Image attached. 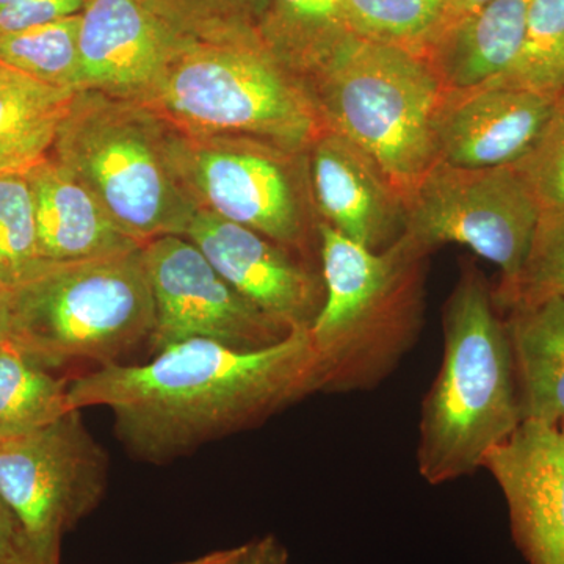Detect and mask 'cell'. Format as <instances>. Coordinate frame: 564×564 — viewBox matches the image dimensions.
Here are the masks:
<instances>
[{"label": "cell", "instance_id": "cell-1", "mask_svg": "<svg viewBox=\"0 0 564 564\" xmlns=\"http://www.w3.org/2000/svg\"><path fill=\"white\" fill-rule=\"evenodd\" d=\"M321 392L310 329L262 350L188 339L144 364L96 367L69 381L73 410L104 406L115 432L144 462L162 463L261 425Z\"/></svg>", "mask_w": 564, "mask_h": 564}, {"label": "cell", "instance_id": "cell-2", "mask_svg": "<svg viewBox=\"0 0 564 564\" xmlns=\"http://www.w3.org/2000/svg\"><path fill=\"white\" fill-rule=\"evenodd\" d=\"M443 332V361L423 397L415 455L433 486L484 469L486 456L522 423L503 315L469 259L445 302Z\"/></svg>", "mask_w": 564, "mask_h": 564}, {"label": "cell", "instance_id": "cell-3", "mask_svg": "<svg viewBox=\"0 0 564 564\" xmlns=\"http://www.w3.org/2000/svg\"><path fill=\"white\" fill-rule=\"evenodd\" d=\"M325 303L310 328L321 392L383 384L417 344L432 251L403 234L381 251L318 223Z\"/></svg>", "mask_w": 564, "mask_h": 564}, {"label": "cell", "instance_id": "cell-4", "mask_svg": "<svg viewBox=\"0 0 564 564\" xmlns=\"http://www.w3.org/2000/svg\"><path fill=\"white\" fill-rule=\"evenodd\" d=\"M141 106L196 135H248L307 152L323 124L306 82L267 50L258 32L181 39Z\"/></svg>", "mask_w": 564, "mask_h": 564}, {"label": "cell", "instance_id": "cell-5", "mask_svg": "<svg viewBox=\"0 0 564 564\" xmlns=\"http://www.w3.org/2000/svg\"><path fill=\"white\" fill-rule=\"evenodd\" d=\"M155 307L143 247L44 262L9 291L3 337L52 370L109 366L150 343Z\"/></svg>", "mask_w": 564, "mask_h": 564}, {"label": "cell", "instance_id": "cell-6", "mask_svg": "<svg viewBox=\"0 0 564 564\" xmlns=\"http://www.w3.org/2000/svg\"><path fill=\"white\" fill-rule=\"evenodd\" d=\"M50 155L140 245L185 236L198 210L173 169L169 126L141 104L74 93Z\"/></svg>", "mask_w": 564, "mask_h": 564}, {"label": "cell", "instance_id": "cell-7", "mask_svg": "<svg viewBox=\"0 0 564 564\" xmlns=\"http://www.w3.org/2000/svg\"><path fill=\"white\" fill-rule=\"evenodd\" d=\"M306 84L325 128L369 154L406 203L437 163L445 87L432 62L350 33Z\"/></svg>", "mask_w": 564, "mask_h": 564}, {"label": "cell", "instance_id": "cell-8", "mask_svg": "<svg viewBox=\"0 0 564 564\" xmlns=\"http://www.w3.org/2000/svg\"><path fill=\"white\" fill-rule=\"evenodd\" d=\"M169 154L198 209L262 234L303 258L318 252L322 220L310 151L248 135H196L169 126Z\"/></svg>", "mask_w": 564, "mask_h": 564}, {"label": "cell", "instance_id": "cell-9", "mask_svg": "<svg viewBox=\"0 0 564 564\" xmlns=\"http://www.w3.org/2000/svg\"><path fill=\"white\" fill-rule=\"evenodd\" d=\"M404 234L426 250L463 245L499 267V284H513L532 243L541 209L514 165L458 169L437 162L404 203Z\"/></svg>", "mask_w": 564, "mask_h": 564}, {"label": "cell", "instance_id": "cell-10", "mask_svg": "<svg viewBox=\"0 0 564 564\" xmlns=\"http://www.w3.org/2000/svg\"><path fill=\"white\" fill-rule=\"evenodd\" d=\"M109 459L79 410L35 432L0 440V497L41 558L101 503Z\"/></svg>", "mask_w": 564, "mask_h": 564}, {"label": "cell", "instance_id": "cell-11", "mask_svg": "<svg viewBox=\"0 0 564 564\" xmlns=\"http://www.w3.org/2000/svg\"><path fill=\"white\" fill-rule=\"evenodd\" d=\"M155 307L152 355L188 339H209L239 350H262L293 329L240 295L184 236L143 245Z\"/></svg>", "mask_w": 564, "mask_h": 564}, {"label": "cell", "instance_id": "cell-12", "mask_svg": "<svg viewBox=\"0 0 564 564\" xmlns=\"http://www.w3.org/2000/svg\"><path fill=\"white\" fill-rule=\"evenodd\" d=\"M188 240L240 295L291 329H310L325 303L322 269L262 234L198 209Z\"/></svg>", "mask_w": 564, "mask_h": 564}, {"label": "cell", "instance_id": "cell-13", "mask_svg": "<svg viewBox=\"0 0 564 564\" xmlns=\"http://www.w3.org/2000/svg\"><path fill=\"white\" fill-rule=\"evenodd\" d=\"M558 102L514 88H445L434 115L437 162L496 169L524 161L554 121Z\"/></svg>", "mask_w": 564, "mask_h": 564}, {"label": "cell", "instance_id": "cell-14", "mask_svg": "<svg viewBox=\"0 0 564 564\" xmlns=\"http://www.w3.org/2000/svg\"><path fill=\"white\" fill-rule=\"evenodd\" d=\"M529 564H564V423L522 422L486 456Z\"/></svg>", "mask_w": 564, "mask_h": 564}, {"label": "cell", "instance_id": "cell-15", "mask_svg": "<svg viewBox=\"0 0 564 564\" xmlns=\"http://www.w3.org/2000/svg\"><path fill=\"white\" fill-rule=\"evenodd\" d=\"M181 39L144 0H88L80 13L77 91L143 104Z\"/></svg>", "mask_w": 564, "mask_h": 564}, {"label": "cell", "instance_id": "cell-16", "mask_svg": "<svg viewBox=\"0 0 564 564\" xmlns=\"http://www.w3.org/2000/svg\"><path fill=\"white\" fill-rule=\"evenodd\" d=\"M311 185L321 220L351 242L381 251L406 229V206L377 162L332 129L310 150Z\"/></svg>", "mask_w": 564, "mask_h": 564}, {"label": "cell", "instance_id": "cell-17", "mask_svg": "<svg viewBox=\"0 0 564 564\" xmlns=\"http://www.w3.org/2000/svg\"><path fill=\"white\" fill-rule=\"evenodd\" d=\"M24 174L43 261H82L143 247L126 236L95 195L51 155Z\"/></svg>", "mask_w": 564, "mask_h": 564}, {"label": "cell", "instance_id": "cell-18", "mask_svg": "<svg viewBox=\"0 0 564 564\" xmlns=\"http://www.w3.org/2000/svg\"><path fill=\"white\" fill-rule=\"evenodd\" d=\"M522 422L564 423V299L503 313Z\"/></svg>", "mask_w": 564, "mask_h": 564}, {"label": "cell", "instance_id": "cell-19", "mask_svg": "<svg viewBox=\"0 0 564 564\" xmlns=\"http://www.w3.org/2000/svg\"><path fill=\"white\" fill-rule=\"evenodd\" d=\"M534 0H489L444 32L430 52L445 88H473L502 73L524 39Z\"/></svg>", "mask_w": 564, "mask_h": 564}, {"label": "cell", "instance_id": "cell-20", "mask_svg": "<svg viewBox=\"0 0 564 564\" xmlns=\"http://www.w3.org/2000/svg\"><path fill=\"white\" fill-rule=\"evenodd\" d=\"M74 93L0 62V176L24 174L50 158Z\"/></svg>", "mask_w": 564, "mask_h": 564}, {"label": "cell", "instance_id": "cell-21", "mask_svg": "<svg viewBox=\"0 0 564 564\" xmlns=\"http://www.w3.org/2000/svg\"><path fill=\"white\" fill-rule=\"evenodd\" d=\"M256 31L276 61L304 82L350 35L345 0H267Z\"/></svg>", "mask_w": 564, "mask_h": 564}, {"label": "cell", "instance_id": "cell-22", "mask_svg": "<svg viewBox=\"0 0 564 564\" xmlns=\"http://www.w3.org/2000/svg\"><path fill=\"white\" fill-rule=\"evenodd\" d=\"M69 381L11 343L0 339V440L35 432L73 410Z\"/></svg>", "mask_w": 564, "mask_h": 564}, {"label": "cell", "instance_id": "cell-23", "mask_svg": "<svg viewBox=\"0 0 564 564\" xmlns=\"http://www.w3.org/2000/svg\"><path fill=\"white\" fill-rule=\"evenodd\" d=\"M451 0H345L351 35L429 58L447 29Z\"/></svg>", "mask_w": 564, "mask_h": 564}, {"label": "cell", "instance_id": "cell-24", "mask_svg": "<svg viewBox=\"0 0 564 564\" xmlns=\"http://www.w3.org/2000/svg\"><path fill=\"white\" fill-rule=\"evenodd\" d=\"M481 85L514 88L560 101L564 93V0H534L513 61Z\"/></svg>", "mask_w": 564, "mask_h": 564}, {"label": "cell", "instance_id": "cell-25", "mask_svg": "<svg viewBox=\"0 0 564 564\" xmlns=\"http://www.w3.org/2000/svg\"><path fill=\"white\" fill-rule=\"evenodd\" d=\"M80 13L0 35V62L52 87L77 91Z\"/></svg>", "mask_w": 564, "mask_h": 564}, {"label": "cell", "instance_id": "cell-26", "mask_svg": "<svg viewBox=\"0 0 564 564\" xmlns=\"http://www.w3.org/2000/svg\"><path fill=\"white\" fill-rule=\"evenodd\" d=\"M492 296L500 314L564 299V214H541L521 272L508 288H492Z\"/></svg>", "mask_w": 564, "mask_h": 564}, {"label": "cell", "instance_id": "cell-27", "mask_svg": "<svg viewBox=\"0 0 564 564\" xmlns=\"http://www.w3.org/2000/svg\"><path fill=\"white\" fill-rule=\"evenodd\" d=\"M44 262L28 177L3 174L0 176V285L10 291Z\"/></svg>", "mask_w": 564, "mask_h": 564}, {"label": "cell", "instance_id": "cell-28", "mask_svg": "<svg viewBox=\"0 0 564 564\" xmlns=\"http://www.w3.org/2000/svg\"><path fill=\"white\" fill-rule=\"evenodd\" d=\"M180 36L225 40L258 32L267 0H144Z\"/></svg>", "mask_w": 564, "mask_h": 564}, {"label": "cell", "instance_id": "cell-29", "mask_svg": "<svg viewBox=\"0 0 564 564\" xmlns=\"http://www.w3.org/2000/svg\"><path fill=\"white\" fill-rule=\"evenodd\" d=\"M514 166L532 188L541 214H564V110L556 109L538 147Z\"/></svg>", "mask_w": 564, "mask_h": 564}, {"label": "cell", "instance_id": "cell-30", "mask_svg": "<svg viewBox=\"0 0 564 564\" xmlns=\"http://www.w3.org/2000/svg\"><path fill=\"white\" fill-rule=\"evenodd\" d=\"M88 0H0V35L63 20L84 11Z\"/></svg>", "mask_w": 564, "mask_h": 564}, {"label": "cell", "instance_id": "cell-31", "mask_svg": "<svg viewBox=\"0 0 564 564\" xmlns=\"http://www.w3.org/2000/svg\"><path fill=\"white\" fill-rule=\"evenodd\" d=\"M32 552L24 530L0 497V564H14Z\"/></svg>", "mask_w": 564, "mask_h": 564}, {"label": "cell", "instance_id": "cell-32", "mask_svg": "<svg viewBox=\"0 0 564 564\" xmlns=\"http://www.w3.org/2000/svg\"><path fill=\"white\" fill-rule=\"evenodd\" d=\"M284 545L273 534L243 544L242 564H288Z\"/></svg>", "mask_w": 564, "mask_h": 564}, {"label": "cell", "instance_id": "cell-33", "mask_svg": "<svg viewBox=\"0 0 564 564\" xmlns=\"http://www.w3.org/2000/svg\"><path fill=\"white\" fill-rule=\"evenodd\" d=\"M243 545L225 549V551L212 552V554L198 556L176 564H242Z\"/></svg>", "mask_w": 564, "mask_h": 564}, {"label": "cell", "instance_id": "cell-34", "mask_svg": "<svg viewBox=\"0 0 564 564\" xmlns=\"http://www.w3.org/2000/svg\"><path fill=\"white\" fill-rule=\"evenodd\" d=\"M489 0H451V11H448V24L445 31L455 25L456 22L464 20V18L473 14L474 11L484 7ZM444 35V33H443Z\"/></svg>", "mask_w": 564, "mask_h": 564}, {"label": "cell", "instance_id": "cell-35", "mask_svg": "<svg viewBox=\"0 0 564 564\" xmlns=\"http://www.w3.org/2000/svg\"><path fill=\"white\" fill-rule=\"evenodd\" d=\"M7 311H9V289L0 285V339L6 333Z\"/></svg>", "mask_w": 564, "mask_h": 564}, {"label": "cell", "instance_id": "cell-36", "mask_svg": "<svg viewBox=\"0 0 564 564\" xmlns=\"http://www.w3.org/2000/svg\"><path fill=\"white\" fill-rule=\"evenodd\" d=\"M14 564H61V556H54V558H41L35 552H31L21 558L20 562Z\"/></svg>", "mask_w": 564, "mask_h": 564}, {"label": "cell", "instance_id": "cell-37", "mask_svg": "<svg viewBox=\"0 0 564 564\" xmlns=\"http://www.w3.org/2000/svg\"><path fill=\"white\" fill-rule=\"evenodd\" d=\"M558 110H564V93L562 95V98H560V101H558Z\"/></svg>", "mask_w": 564, "mask_h": 564}]
</instances>
